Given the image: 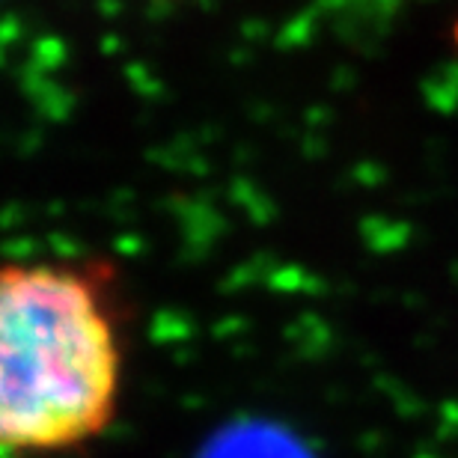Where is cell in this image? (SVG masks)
Listing matches in <instances>:
<instances>
[{"label": "cell", "mask_w": 458, "mask_h": 458, "mask_svg": "<svg viewBox=\"0 0 458 458\" xmlns=\"http://www.w3.org/2000/svg\"><path fill=\"white\" fill-rule=\"evenodd\" d=\"M131 298L107 256L0 262V458L89 450L123 411Z\"/></svg>", "instance_id": "1"}]
</instances>
